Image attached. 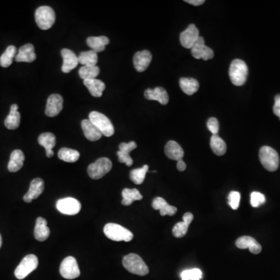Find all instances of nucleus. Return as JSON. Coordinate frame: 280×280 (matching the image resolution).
<instances>
[{
    "label": "nucleus",
    "mask_w": 280,
    "mask_h": 280,
    "mask_svg": "<svg viewBox=\"0 0 280 280\" xmlns=\"http://www.w3.org/2000/svg\"><path fill=\"white\" fill-rule=\"evenodd\" d=\"M122 264L125 269L133 274L143 277L149 273V268L146 263L137 254L132 253L125 255L123 258Z\"/></svg>",
    "instance_id": "2"
},
{
    "label": "nucleus",
    "mask_w": 280,
    "mask_h": 280,
    "mask_svg": "<svg viewBox=\"0 0 280 280\" xmlns=\"http://www.w3.org/2000/svg\"><path fill=\"white\" fill-rule=\"evenodd\" d=\"M35 17L37 25L44 31L50 29L56 22V14L50 6H43L38 8Z\"/></svg>",
    "instance_id": "5"
},
{
    "label": "nucleus",
    "mask_w": 280,
    "mask_h": 280,
    "mask_svg": "<svg viewBox=\"0 0 280 280\" xmlns=\"http://www.w3.org/2000/svg\"><path fill=\"white\" fill-rule=\"evenodd\" d=\"M152 59H153V56L150 51L143 50L137 52L133 57L135 69L140 73L145 71L149 67Z\"/></svg>",
    "instance_id": "16"
},
{
    "label": "nucleus",
    "mask_w": 280,
    "mask_h": 280,
    "mask_svg": "<svg viewBox=\"0 0 280 280\" xmlns=\"http://www.w3.org/2000/svg\"><path fill=\"white\" fill-rule=\"evenodd\" d=\"M17 53V48L14 45H10L6 48L3 54L0 57V65L3 68H7L13 63V60Z\"/></svg>",
    "instance_id": "37"
},
{
    "label": "nucleus",
    "mask_w": 280,
    "mask_h": 280,
    "mask_svg": "<svg viewBox=\"0 0 280 280\" xmlns=\"http://www.w3.org/2000/svg\"><path fill=\"white\" fill-rule=\"evenodd\" d=\"M25 157L20 150H15L10 154V161L8 163V170L10 172H17L22 168Z\"/></svg>",
    "instance_id": "27"
},
{
    "label": "nucleus",
    "mask_w": 280,
    "mask_h": 280,
    "mask_svg": "<svg viewBox=\"0 0 280 280\" xmlns=\"http://www.w3.org/2000/svg\"><path fill=\"white\" fill-rule=\"evenodd\" d=\"M200 31L193 23L180 33V42L184 48L191 49L200 38Z\"/></svg>",
    "instance_id": "12"
},
{
    "label": "nucleus",
    "mask_w": 280,
    "mask_h": 280,
    "mask_svg": "<svg viewBox=\"0 0 280 280\" xmlns=\"http://www.w3.org/2000/svg\"><path fill=\"white\" fill-rule=\"evenodd\" d=\"M63 108V98L60 94H52L47 100L45 115L48 117H56Z\"/></svg>",
    "instance_id": "13"
},
{
    "label": "nucleus",
    "mask_w": 280,
    "mask_h": 280,
    "mask_svg": "<svg viewBox=\"0 0 280 280\" xmlns=\"http://www.w3.org/2000/svg\"><path fill=\"white\" fill-rule=\"evenodd\" d=\"M99 74H100V68L97 66V65H95V66L83 65L79 70L80 77L83 80L96 79L97 77L99 76Z\"/></svg>",
    "instance_id": "36"
},
{
    "label": "nucleus",
    "mask_w": 280,
    "mask_h": 280,
    "mask_svg": "<svg viewBox=\"0 0 280 280\" xmlns=\"http://www.w3.org/2000/svg\"><path fill=\"white\" fill-rule=\"evenodd\" d=\"M36 58L34 45L32 44H26L20 48L15 60L18 62H33Z\"/></svg>",
    "instance_id": "21"
},
{
    "label": "nucleus",
    "mask_w": 280,
    "mask_h": 280,
    "mask_svg": "<svg viewBox=\"0 0 280 280\" xmlns=\"http://www.w3.org/2000/svg\"><path fill=\"white\" fill-rule=\"evenodd\" d=\"M44 180L40 178L32 180L30 184L28 192L23 196V201L27 203H30L34 200H36L44 192Z\"/></svg>",
    "instance_id": "14"
},
{
    "label": "nucleus",
    "mask_w": 280,
    "mask_h": 280,
    "mask_svg": "<svg viewBox=\"0 0 280 280\" xmlns=\"http://www.w3.org/2000/svg\"><path fill=\"white\" fill-rule=\"evenodd\" d=\"M121 195H122L121 204L123 205H130L134 201L142 200V195L140 194V192L137 188H133V189L125 188L122 191Z\"/></svg>",
    "instance_id": "33"
},
{
    "label": "nucleus",
    "mask_w": 280,
    "mask_h": 280,
    "mask_svg": "<svg viewBox=\"0 0 280 280\" xmlns=\"http://www.w3.org/2000/svg\"><path fill=\"white\" fill-rule=\"evenodd\" d=\"M273 113L277 115L280 120V94L275 97V104L273 106Z\"/></svg>",
    "instance_id": "43"
},
{
    "label": "nucleus",
    "mask_w": 280,
    "mask_h": 280,
    "mask_svg": "<svg viewBox=\"0 0 280 280\" xmlns=\"http://www.w3.org/2000/svg\"><path fill=\"white\" fill-rule=\"evenodd\" d=\"M192 56L196 60H201L207 61L212 60L214 57V52L211 48L206 46L205 44V40L202 37L200 36L194 45L191 48Z\"/></svg>",
    "instance_id": "11"
},
{
    "label": "nucleus",
    "mask_w": 280,
    "mask_h": 280,
    "mask_svg": "<svg viewBox=\"0 0 280 280\" xmlns=\"http://www.w3.org/2000/svg\"><path fill=\"white\" fill-rule=\"evenodd\" d=\"M236 246L240 249H249L251 253L258 255L261 252V246L255 238L249 236H243L236 240Z\"/></svg>",
    "instance_id": "19"
},
{
    "label": "nucleus",
    "mask_w": 280,
    "mask_h": 280,
    "mask_svg": "<svg viewBox=\"0 0 280 280\" xmlns=\"http://www.w3.org/2000/svg\"><path fill=\"white\" fill-rule=\"evenodd\" d=\"M56 208L65 215L73 216L80 213L81 204L74 198L68 197L59 200L56 203Z\"/></svg>",
    "instance_id": "10"
},
{
    "label": "nucleus",
    "mask_w": 280,
    "mask_h": 280,
    "mask_svg": "<svg viewBox=\"0 0 280 280\" xmlns=\"http://www.w3.org/2000/svg\"><path fill=\"white\" fill-rule=\"evenodd\" d=\"M107 238L114 241L129 242L133 239V233L117 223H108L104 228Z\"/></svg>",
    "instance_id": "3"
},
{
    "label": "nucleus",
    "mask_w": 280,
    "mask_h": 280,
    "mask_svg": "<svg viewBox=\"0 0 280 280\" xmlns=\"http://www.w3.org/2000/svg\"><path fill=\"white\" fill-rule=\"evenodd\" d=\"M60 274L66 280H74L80 276V271L75 258L69 256L61 261Z\"/></svg>",
    "instance_id": "9"
},
{
    "label": "nucleus",
    "mask_w": 280,
    "mask_h": 280,
    "mask_svg": "<svg viewBox=\"0 0 280 280\" xmlns=\"http://www.w3.org/2000/svg\"><path fill=\"white\" fill-rule=\"evenodd\" d=\"M149 167L148 165H144L140 168L132 170L130 172V179L133 182L137 184H141L143 182L146 178V173L148 172Z\"/></svg>",
    "instance_id": "38"
},
{
    "label": "nucleus",
    "mask_w": 280,
    "mask_h": 280,
    "mask_svg": "<svg viewBox=\"0 0 280 280\" xmlns=\"http://www.w3.org/2000/svg\"><path fill=\"white\" fill-rule=\"evenodd\" d=\"M207 128L213 135H218L220 130L219 121L216 118H210L207 121Z\"/></svg>",
    "instance_id": "42"
},
{
    "label": "nucleus",
    "mask_w": 280,
    "mask_h": 280,
    "mask_svg": "<svg viewBox=\"0 0 280 280\" xmlns=\"http://www.w3.org/2000/svg\"><path fill=\"white\" fill-rule=\"evenodd\" d=\"M210 148L216 155L223 156L226 154V142L218 135L212 136L211 139H210Z\"/></svg>",
    "instance_id": "32"
},
{
    "label": "nucleus",
    "mask_w": 280,
    "mask_h": 280,
    "mask_svg": "<svg viewBox=\"0 0 280 280\" xmlns=\"http://www.w3.org/2000/svg\"><path fill=\"white\" fill-rule=\"evenodd\" d=\"M194 219V216L191 213H184L183 216L182 222L175 224L173 228V235L175 238H180L185 236V234L188 232L189 225L192 223V221Z\"/></svg>",
    "instance_id": "20"
},
{
    "label": "nucleus",
    "mask_w": 280,
    "mask_h": 280,
    "mask_svg": "<svg viewBox=\"0 0 280 280\" xmlns=\"http://www.w3.org/2000/svg\"><path fill=\"white\" fill-rule=\"evenodd\" d=\"M164 152H165L167 158L169 159L173 160L179 161L184 158V153L182 147L178 142L173 141V140L169 141L166 144Z\"/></svg>",
    "instance_id": "24"
},
{
    "label": "nucleus",
    "mask_w": 280,
    "mask_h": 280,
    "mask_svg": "<svg viewBox=\"0 0 280 280\" xmlns=\"http://www.w3.org/2000/svg\"><path fill=\"white\" fill-rule=\"evenodd\" d=\"M180 278L182 280H200L202 278V273L199 269H188L183 271Z\"/></svg>",
    "instance_id": "39"
},
{
    "label": "nucleus",
    "mask_w": 280,
    "mask_h": 280,
    "mask_svg": "<svg viewBox=\"0 0 280 280\" xmlns=\"http://www.w3.org/2000/svg\"><path fill=\"white\" fill-rule=\"evenodd\" d=\"M81 126H82L85 137L90 141L94 142V141L99 140L103 136L101 132L89 119L83 120L81 122Z\"/></svg>",
    "instance_id": "22"
},
{
    "label": "nucleus",
    "mask_w": 280,
    "mask_h": 280,
    "mask_svg": "<svg viewBox=\"0 0 280 280\" xmlns=\"http://www.w3.org/2000/svg\"><path fill=\"white\" fill-rule=\"evenodd\" d=\"M265 202V197L260 192H253L251 194V205L253 207H259Z\"/></svg>",
    "instance_id": "40"
},
{
    "label": "nucleus",
    "mask_w": 280,
    "mask_h": 280,
    "mask_svg": "<svg viewBox=\"0 0 280 280\" xmlns=\"http://www.w3.org/2000/svg\"><path fill=\"white\" fill-rule=\"evenodd\" d=\"M2 236H1V234H0V248H1V246H2Z\"/></svg>",
    "instance_id": "46"
},
{
    "label": "nucleus",
    "mask_w": 280,
    "mask_h": 280,
    "mask_svg": "<svg viewBox=\"0 0 280 280\" xmlns=\"http://www.w3.org/2000/svg\"><path fill=\"white\" fill-rule=\"evenodd\" d=\"M248 68L245 61L241 60H234L229 69V77L233 84L240 86L247 81Z\"/></svg>",
    "instance_id": "1"
},
{
    "label": "nucleus",
    "mask_w": 280,
    "mask_h": 280,
    "mask_svg": "<svg viewBox=\"0 0 280 280\" xmlns=\"http://www.w3.org/2000/svg\"><path fill=\"white\" fill-rule=\"evenodd\" d=\"M39 259L35 255H28L22 259L15 269L14 274L18 280H23L38 268Z\"/></svg>",
    "instance_id": "8"
},
{
    "label": "nucleus",
    "mask_w": 280,
    "mask_h": 280,
    "mask_svg": "<svg viewBox=\"0 0 280 280\" xmlns=\"http://www.w3.org/2000/svg\"><path fill=\"white\" fill-rule=\"evenodd\" d=\"M110 40L108 37H89L86 39V44L91 48V50L98 52H101L105 50V46L109 44Z\"/></svg>",
    "instance_id": "30"
},
{
    "label": "nucleus",
    "mask_w": 280,
    "mask_h": 280,
    "mask_svg": "<svg viewBox=\"0 0 280 280\" xmlns=\"http://www.w3.org/2000/svg\"><path fill=\"white\" fill-rule=\"evenodd\" d=\"M144 97L149 100H157L162 105H166L169 101L167 90L161 86L154 89H147L144 93Z\"/></svg>",
    "instance_id": "18"
},
{
    "label": "nucleus",
    "mask_w": 280,
    "mask_h": 280,
    "mask_svg": "<svg viewBox=\"0 0 280 280\" xmlns=\"http://www.w3.org/2000/svg\"><path fill=\"white\" fill-rule=\"evenodd\" d=\"M137 147V142H134V141H131L128 143H126V142L120 143V145H119V150L117 153L119 162L125 163L128 167L133 165V160L129 154H130L131 151H133Z\"/></svg>",
    "instance_id": "15"
},
{
    "label": "nucleus",
    "mask_w": 280,
    "mask_h": 280,
    "mask_svg": "<svg viewBox=\"0 0 280 280\" xmlns=\"http://www.w3.org/2000/svg\"><path fill=\"white\" fill-rule=\"evenodd\" d=\"M112 168V161L108 158H101L89 166L87 173L91 179L98 180L107 175Z\"/></svg>",
    "instance_id": "7"
},
{
    "label": "nucleus",
    "mask_w": 280,
    "mask_h": 280,
    "mask_svg": "<svg viewBox=\"0 0 280 280\" xmlns=\"http://www.w3.org/2000/svg\"><path fill=\"white\" fill-rule=\"evenodd\" d=\"M20 123V114L18 112V104H12L10 107V114L8 115L6 119L4 121L5 126L8 129H16L19 127Z\"/></svg>",
    "instance_id": "28"
},
{
    "label": "nucleus",
    "mask_w": 280,
    "mask_h": 280,
    "mask_svg": "<svg viewBox=\"0 0 280 280\" xmlns=\"http://www.w3.org/2000/svg\"><path fill=\"white\" fill-rule=\"evenodd\" d=\"M61 55L63 58V64L61 66V71L64 73H69L73 69L77 68L79 64V60L73 51L68 48H63L61 51Z\"/></svg>",
    "instance_id": "17"
},
{
    "label": "nucleus",
    "mask_w": 280,
    "mask_h": 280,
    "mask_svg": "<svg viewBox=\"0 0 280 280\" xmlns=\"http://www.w3.org/2000/svg\"><path fill=\"white\" fill-rule=\"evenodd\" d=\"M39 143L46 150V156L48 158L53 157L54 152L52 149L55 147L56 144V138L54 134L51 133L40 134L39 137Z\"/></svg>",
    "instance_id": "25"
},
{
    "label": "nucleus",
    "mask_w": 280,
    "mask_h": 280,
    "mask_svg": "<svg viewBox=\"0 0 280 280\" xmlns=\"http://www.w3.org/2000/svg\"><path fill=\"white\" fill-rule=\"evenodd\" d=\"M152 207L154 208L155 210H159L160 215L163 217L166 215H175L178 211L176 207L169 205L167 201L161 197H157L154 199L152 202Z\"/></svg>",
    "instance_id": "23"
},
{
    "label": "nucleus",
    "mask_w": 280,
    "mask_h": 280,
    "mask_svg": "<svg viewBox=\"0 0 280 280\" xmlns=\"http://www.w3.org/2000/svg\"><path fill=\"white\" fill-rule=\"evenodd\" d=\"M259 160L267 171H276L280 166L278 153L270 146H264L260 149Z\"/></svg>",
    "instance_id": "4"
},
{
    "label": "nucleus",
    "mask_w": 280,
    "mask_h": 280,
    "mask_svg": "<svg viewBox=\"0 0 280 280\" xmlns=\"http://www.w3.org/2000/svg\"><path fill=\"white\" fill-rule=\"evenodd\" d=\"M179 85L183 92L186 94L187 95H192L195 93L197 92L198 90L200 88V83L198 82L197 80L194 78H185L182 77L179 80Z\"/></svg>",
    "instance_id": "31"
},
{
    "label": "nucleus",
    "mask_w": 280,
    "mask_h": 280,
    "mask_svg": "<svg viewBox=\"0 0 280 280\" xmlns=\"http://www.w3.org/2000/svg\"><path fill=\"white\" fill-rule=\"evenodd\" d=\"M79 63L81 65H86V66H95L98 63V53L94 51H86L80 53Z\"/></svg>",
    "instance_id": "34"
},
{
    "label": "nucleus",
    "mask_w": 280,
    "mask_h": 280,
    "mask_svg": "<svg viewBox=\"0 0 280 280\" xmlns=\"http://www.w3.org/2000/svg\"><path fill=\"white\" fill-rule=\"evenodd\" d=\"M177 168L179 171H184L186 169V164L182 160L178 161V163H177Z\"/></svg>",
    "instance_id": "45"
},
{
    "label": "nucleus",
    "mask_w": 280,
    "mask_h": 280,
    "mask_svg": "<svg viewBox=\"0 0 280 280\" xmlns=\"http://www.w3.org/2000/svg\"><path fill=\"white\" fill-rule=\"evenodd\" d=\"M83 84L88 89L90 94L95 98H100L106 88L105 83L98 79L83 80Z\"/></svg>",
    "instance_id": "29"
},
{
    "label": "nucleus",
    "mask_w": 280,
    "mask_h": 280,
    "mask_svg": "<svg viewBox=\"0 0 280 280\" xmlns=\"http://www.w3.org/2000/svg\"><path fill=\"white\" fill-rule=\"evenodd\" d=\"M184 2L191 4V5H193V6H198L202 5L205 2V1L204 0H185Z\"/></svg>",
    "instance_id": "44"
},
{
    "label": "nucleus",
    "mask_w": 280,
    "mask_h": 280,
    "mask_svg": "<svg viewBox=\"0 0 280 280\" xmlns=\"http://www.w3.org/2000/svg\"><path fill=\"white\" fill-rule=\"evenodd\" d=\"M228 203L230 207L232 208L234 210H236L239 207L240 201V194L236 191H233L230 192L228 196Z\"/></svg>",
    "instance_id": "41"
},
{
    "label": "nucleus",
    "mask_w": 280,
    "mask_h": 280,
    "mask_svg": "<svg viewBox=\"0 0 280 280\" xmlns=\"http://www.w3.org/2000/svg\"><path fill=\"white\" fill-rule=\"evenodd\" d=\"M50 235V230L47 225L46 220L43 217H39L36 220L35 228V238L39 241H44Z\"/></svg>",
    "instance_id": "26"
},
{
    "label": "nucleus",
    "mask_w": 280,
    "mask_h": 280,
    "mask_svg": "<svg viewBox=\"0 0 280 280\" xmlns=\"http://www.w3.org/2000/svg\"><path fill=\"white\" fill-rule=\"evenodd\" d=\"M89 120L101 132L103 136L112 137L115 133L113 124L106 115L98 112H90Z\"/></svg>",
    "instance_id": "6"
},
{
    "label": "nucleus",
    "mask_w": 280,
    "mask_h": 280,
    "mask_svg": "<svg viewBox=\"0 0 280 280\" xmlns=\"http://www.w3.org/2000/svg\"><path fill=\"white\" fill-rule=\"evenodd\" d=\"M58 157L61 160L68 163L77 162L80 158V153L77 150L69 148H61L58 153Z\"/></svg>",
    "instance_id": "35"
}]
</instances>
